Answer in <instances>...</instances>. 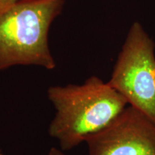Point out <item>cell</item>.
Wrapping results in <instances>:
<instances>
[{
  "label": "cell",
  "instance_id": "cell-3",
  "mask_svg": "<svg viewBox=\"0 0 155 155\" xmlns=\"http://www.w3.org/2000/svg\"><path fill=\"white\" fill-rule=\"evenodd\" d=\"M108 83L155 124V43L140 22L129 28Z\"/></svg>",
  "mask_w": 155,
  "mask_h": 155
},
{
  "label": "cell",
  "instance_id": "cell-6",
  "mask_svg": "<svg viewBox=\"0 0 155 155\" xmlns=\"http://www.w3.org/2000/svg\"><path fill=\"white\" fill-rule=\"evenodd\" d=\"M48 155H65V154H64L61 150H58V149L53 147V148L50 149Z\"/></svg>",
  "mask_w": 155,
  "mask_h": 155
},
{
  "label": "cell",
  "instance_id": "cell-5",
  "mask_svg": "<svg viewBox=\"0 0 155 155\" xmlns=\"http://www.w3.org/2000/svg\"><path fill=\"white\" fill-rule=\"evenodd\" d=\"M20 0H0V11L14 5Z\"/></svg>",
  "mask_w": 155,
  "mask_h": 155
},
{
  "label": "cell",
  "instance_id": "cell-1",
  "mask_svg": "<svg viewBox=\"0 0 155 155\" xmlns=\"http://www.w3.org/2000/svg\"><path fill=\"white\" fill-rule=\"evenodd\" d=\"M48 97L55 109L48 134L70 150L107 126L128 106L121 94L96 76L82 85L51 86Z\"/></svg>",
  "mask_w": 155,
  "mask_h": 155
},
{
  "label": "cell",
  "instance_id": "cell-4",
  "mask_svg": "<svg viewBox=\"0 0 155 155\" xmlns=\"http://www.w3.org/2000/svg\"><path fill=\"white\" fill-rule=\"evenodd\" d=\"M88 155H155V124L131 106L86 139Z\"/></svg>",
  "mask_w": 155,
  "mask_h": 155
},
{
  "label": "cell",
  "instance_id": "cell-7",
  "mask_svg": "<svg viewBox=\"0 0 155 155\" xmlns=\"http://www.w3.org/2000/svg\"><path fill=\"white\" fill-rule=\"evenodd\" d=\"M0 155H3V154H2V152H1V150H0Z\"/></svg>",
  "mask_w": 155,
  "mask_h": 155
},
{
  "label": "cell",
  "instance_id": "cell-2",
  "mask_svg": "<svg viewBox=\"0 0 155 155\" xmlns=\"http://www.w3.org/2000/svg\"><path fill=\"white\" fill-rule=\"evenodd\" d=\"M64 0H20L0 11V71L15 65L53 70L48 32Z\"/></svg>",
  "mask_w": 155,
  "mask_h": 155
}]
</instances>
